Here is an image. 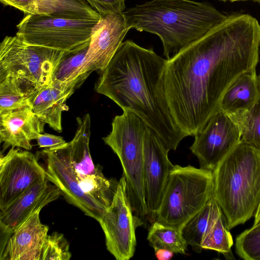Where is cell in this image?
Segmentation results:
<instances>
[{
    "mask_svg": "<svg viewBox=\"0 0 260 260\" xmlns=\"http://www.w3.org/2000/svg\"><path fill=\"white\" fill-rule=\"evenodd\" d=\"M259 49L258 20L234 13L167 59L165 95L175 123L187 137L201 131L220 111L222 96L239 76L256 70Z\"/></svg>",
    "mask_w": 260,
    "mask_h": 260,
    "instance_id": "1",
    "label": "cell"
},
{
    "mask_svg": "<svg viewBox=\"0 0 260 260\" xmlns=\"http://www.w3.org/2000/svg\"><path fill=\"white\" fill-rule=\"evenodd\" d=\"M167 60L152 49L126 40L101 72L95 90L139 116L170 150L187 136L175 123L165 95Z\"/></svg>",
    "mask_w": 260,
    "mask_h": 260,
    "instance_id": "2",
    "label": "cell"
},
{
    "mask_svg": "<svg viewBox=\"0 0 260 260\" xmlns=\"http://www.w3.org/2000/svg\"><path fill=\"white\" fill-rule=\"evenodd\" d=\"M128 27L157 35L170 58L201 38L228 15L207 2L150 0L123 12Z\"/></svg>",
    "mask_w": 260,
    "mask_h": 260,
    "instance_id": "3",
    "label": "cell"
},
{
    "mask_svg": "<svg viewBox=\"0 0 260 260\" xmlns=\"http://www.w3.org/2000/svg\"><path fill=\"white\" fill-rule=\"evenodd\" d=\"M212 196L230 230L254 216L260 204V149L241 141L212 171Z\"/></svg>",
    "mask_w": 260,
    "mask_h": 260,
    "instance_id": "4",
    "label": "cell"
},
{
    "mask_svg": "<svg viewBox=\"0 0 260 260\" xmlns=\"http://www.w3.org/2000/svg\"><path fill=\"white\" fill-rule=\"evenodd\" d=\"M123 111L114 118L111 132L103 140L120 160L134 214L144 224L148 220L144 179V143L148 126L133 112Z\"/></svg>",
    "mask_w": 260,
    "mask_h": 260,
    "instance_id": "5",
    "label": "cell"
},
{
    "mask_svg": "<svg viewBox=\"0 0 260 260\" xmlns=\"http://www.w3.org/2000/svg\"><path fill=\"white\" fill-rule=\"evenodd\" d=\"M212 172L191 165H174L155 221L181 229L212 197Z\"/></svg>",
    "mask_w": 260,
    "mask_h": 260,
    "instance_id": "6",
    "label": "cell"
},
{
    "mask_svg": "<svg viewBox=\"0 0 260 260\" xmlns=\"http://www.w3.org/2000/svg\"><path fill=\"white\" fill-rule=\"evenodd\" d=\"M65 52L27 44L16 35L6 36L0 44V80L13 79L31 96L50 83Z\"/></svg>",
    "mask_w": 260,
    "mask_h": 260,
    "instance_id": "7",
    "label": "cell"
},
{
    "mask_svg": "<svg viewBox=\"0 0 260 260\" xmlns=\"http://www.w3.org/2000/svg\"><path fill=\"white\" fill-rule=\"evenodd\" d=\"M98 21L24 15L16 26V35L31 45L74 51L89 45L93 28Z\"/></svg>",
    "mask_w": 260,
    "mask_h": 260,
    "instance_id": "8",
    "label": "cell"
},
{
    "mask_svg": "<svg viewBox=\"0 0 260 260\" xmlns=\"http://www.w3.org/2000/svg\"><path fill=\"white\" fill-rule=\"evenodd\" d=\"M107 249L117 260H129L137 245L136 229L142 225L135 215L123 176L118 181L113 201L99 221Z\"/></svg>",
    "mask_w": 260,
    "mask_h": 260,
    "instance_id": "9",
    "label": "cell"
},
{
    "mask_svg": "<svg viewBox=\"0 0 260 260\" xmlns=\"http://www.w3.org/2000/svg\"><path fill=\"white\" fill-rule=\"evenodd\" d=\"M45 158L46 177L56 185L69 203L98 222L106 209L81 188L72 164L69 142L41 152Z\"/></svg>",
    "mask_w": 260,
    "mask_h": 260,
    "instance_id": "10",
    "label": "cell"
},
{
    "mask_svg": "<svg viewBox=\"0 0 260 260\" xmlns=\"http://www.w3.org/2000/svg\"><path fill=\"white\" fill-rule=\"evenodd\" d=\"M194 136V141L190 149L198 158L200 168L212 172L241 141L237 125L221 111L213 115Z\"/></svg>",
    "mask_w": 260,
    "mask_h": 260,
    "instance_id": "11",
    "label": "cell"
},
{
    "mask_svg": "<svg viewBox=\"0 0 260 260\" xmlns=\"http://www.w3.org/2000/svg\"><path fill=\"white\" fill-rule=\"evenodd\" d=\"M46 178V171L28 151L12 148L0 159V210L31 186Z\"/></svg>",
    "mask_w": 260,
    "mask_h": 260,
    "instance_id": "12",
    "label": "cell"
},
{
    "mask_svg": "<svg viewBox=\"0 0 260 260\" xmlns=\"http://www.w3.org/2000/svg\"><path fill=\"white\" fill-rule=\"evenodd\" d=\"M169 149L158 135L148 126L144 143V179L148 220L155 221L162 194L173 168Z\"/></svg>",
    "mask_w": 260,
    "mask_h": 260,
    "instance_id": "13",
    "label": "cell"
},
{
    "mask_svg": "<svg viewBox=\"0 0 260 260\" xmlns=\"http://www.w3.org/2000/svg\"><path fill=\"white\" fill-rule=\"evenodd\" d=\"M130 29L123 13H114L100 17L92 31L84 72L90 75L94 71L104 70Z\"/></svg>",
    "mask_w": 260,
    "mask_h": 260,
    "instance_id": "14",
    "label": "cell"
},
{
    "mask_svg": "<svg viewBox=\"0 0 260 260\" xmlns=\"http://www.w3.org/2000/svg\"><path fill=\"white\" fill-rule=\"evenodd\" d=\"M45 178L31 186L0 212L1 233L8 237L31 216L61 194L55 185Z\"/></svg>",
    "mask_w": 260,
    "mask_h": 260,
    "instance_id": "15",
    "label": "cell"
},
{
    "mask_svg": "<svg viewBox=\"0 0 260 260\" xmlns=\"http://www.w3.org/2000/svg\"><path fill=\"white\" fill-rule=\"evenodd\" d=\"M45 124L29 106L0 112L1 142L5 149L12 146L30 150L31 141L44 133Z\"/></svg>",
    "mask_w": 260,
    "mask_h": 260,
    "instance_id": "16",
    "label": "cell"
},
{
    "mask_svg": "<svg viewBox=\"0 0 260 260\" xmlns=\"http://www.w3.org/2000/svg\"><path fill=\"white\" fill-rule=\"evenodd\" d=\"M38 211L19 225L1 250V260H41L49 228L41 223Z\"/></svg>",
    "mask_w": 260,
    "mask_h": 260,
    "instance_id": "17",
    "label": "cell"
},
{
    "mask_svg": "<svg viewBox=\"0 0 260 260\" xmlns=\"http://www.w3.org/2000/svg\"><path fill=\"white\" fill-rule=\"evenodd\" d=\"M77 87L74 85H63L50 83L29 98L32 112L54 130L61 132L62 113L68 109L67 99Z\"/></svg>",
    "mask_w": 260,
    "mask_h": 260,
    "instance_id": "18",
    "label": "cell"
},
{
    "mask_svg": "<svg viewBox=\"0 0 260 260\" xmlns=\"http://www.w3.org/2000/svg\"><path fill=\"white\" fill-rule=\"evenodd\" d=\"M260 100V85L256 70L239 76L226 89L219 110L228 115L248 110Z\"/></svg>",
    "mask_w": 260,
    "mask_h": 260,
    "instance_id": "19",
    "label": "cell"
},
{
    "mask_svg": "<svg viewBox=\"0 0 260 260\" xmlns=\"http://www.w3.org/2000/svg\"><path fill=\"white\" fill-rule=\"evenodd\" d=\"M77 128L72 140L69 142L72 164L75 171L88 175L95 173L99 166L93 164L89 150L91 120L88 113L77 118Z\"/></svg>",
    "mask_w": 260,
    "mask_h": 260,
    "instance_id": "20",
    "label": "cell"
},
{
    "mask_svg": "<svg viewBox=\"0 0 260 260\" xmlns=\"http://www.w3.org/2000/svg\"><path fill=\"white\" fill-rule=\"evenodd\" d=\"M221 211L212 196L205 206L181 229L187 245L196 252L202 251L201 243L206 233Z\"/></svg>",
    "mask_w": 260,
    "mask_h": 260,
    "instance_id": "21",
    "label": "cell"
},
{
    "mask_svg": "<svg viewBox=\"0 0 260 260\" xmlns=\"http://www.w3.org/2000/svg\"><path fill=\"white\" fill-rule=\"evenodd\" d=\"M88 47L89 45L76 51L65 52L53 72L50 83L79 87L89 75L84 71Z\"/></svg>",
    "mask_w": 260,
    "mask_h": 260,
    "instance_id": "22",
    "label": "cell"
},
{
    "mask_svg": "<svg viewBox=\"0 0 260 260\" xmlns=\"http://www.w3.org/2000/svg\"><path fill=\"white\" fill-rule=\"evenodd\" d=\"M39 14L81 20L98 21L99 13L86 0H37Z\"/></svg>",
    "mask_w": 260,
    "mask_h": 260,
    "instance_id": "23",
    "label": "cell"
},
{
    "mask_svg": "<svg viewBox=\"0 0 260 260\" xmlns=\"http://www.w3.org/2000/svg\"><path fill=\"white\" fill-rule=\"evenodd\" d=\"M75 175L82 190L107 209L113 201L118 182L105 177L99 166L93 174L85 175L75 172Z\"/></svg>",
    "mask_w": 260,
    "mask_h": 260,
    "instance_id": "24",
    "label": "cell"
},
{
    "mask_svg": "<svg viewBox=\"0 0 260 260\" xmlns=\"http://www.w3.org/2000/svg\"><path fill=\"white\" fill-rule=\"evenodd\" d=\"M147 240L154 250L165 248L174 253H186L187 244L180 229L155 221L148 230Z\"/></svg>",
    "mask_w": 260,
    "mask_h": 260,
    "instance_id": "25",
    "label": "cell"
},
{
    "mask_svg": "<svg viewBox=\"0 0 260 260\" xmlns=\"http://www.w3.org/2000/svg\"><path fill=\"white\" fill-rule=\"evenodd\" d=\"M233 244L232 236L221 211L205 235L201 247L202 249L213 250L222 253L227 259H234L231 250Z\"/></svg>",
    "mask_w": 260,
    "mask_h": 260,
    "instance_id": "26",
    "label": "cell"
},
{
    "mask_svg": "<svg viewBox=\"0 0 260 260\" xmlns=\"http://www.w3.org/2000/svg\"><path fill=\"white\" fill-rule=\"evenodd\" d=\"M228 115L237 125L241 141L260 149V100L248 110Z\"/></svg>",
    "mask_w": 260,
    "mask_h": 260,
    "instance_id": "27",
    "label": "cell"
},
{
    "mask_svg": "<svg viewBox=\"0 0 260 260\" xmlns=\"http://www.w3.org/2000/svg\"><path fill=\"white\" fill-rule=\"evenodd\" d=\"M30 95L9 78L0 80V112L29 106Z\"/></svg>",
    "mask_w": 260,
    "mask_h": 260,
    "instance_id": "28",
    "label": "cell"
},
{
    "mask_svg": "<svg viewBox=\"0 0 260 260\" xmlns=\"http://www.w3.org/2000/svg\"><path fill=\"white\" fill-rule=\"evenodd\" d=\"M235 251L245 260H260V223L253 225L236 239Z\"/></svg>",
    "mask_w": 260,
    "mask_h": 260,
    "instance_id": "29",
    "label": "cell"
},
{
    "mask_svg": "<svg viewBox=\"0 0 260 260\" xmlns=\"http://www.w3.org/2000/svg\"><path fill=\"white\" fill-rule=\"evenodd\" d=\"M71 256L69 243L63 234L55 232L47 235L41 260H69Z\"/></svg>",
    "mask_w": 260,
    "mask_h": 260,
    "instance_id": "30",
    "label": "cell"
},
{
    "mask_svg": "<svg viewBox=\"0 0 260 260\" xmlns=\"http://www.w3.org/2000/svg\"><path fill=\"white\" fill-rule=\"evenodd\" d=\"M96 11L100 17L114 13H123L126 9V0H86Z\"/></svg>",
    "mask_w": 260,
    "mask_h": 260,
    "instance_id": "31",
    "label": "cell"
},
{
    "mask_svg": "<svg viewBox=\"0 0 260 260\" xmlns=\"http://www.w3.org/2000/svg\"><path fill=\"white\" fill-rule=\"evenodd\" d=\"M5 6H11L19 10L24 15L39 14L37 0H0Z\"/></svg>",
    "mask_w": 260,
    "mask_h": 260,
    "instance_id": "32",
    "label": "cell"
},
{
    "mask_svg": "<svg viewBox=\"0 0 260 260\" xmlns=\"http://www.w3.org/2000/svg\"><path fill=\"white\" fill-rule=\"evenodd\" d=\"M36 140L40 148H54L67 143L60 136L47 133L40 134Z\"/></svg>",
    "mask_w": 260,
    "mask_h": 260,
    "instance_id": "33",
    "label": "cell"
},
{
    "mask_svg": "<svg viewBox=\"0 0 260 260\" xmlns=\"http://www.w3.org/2000/svg\"><path fill=\"white\" fill-rule=\"evenodd\" d=\"M155 256L158 260H170L174 253L167 249L157 248L154 249Z\"/></svg>",
    "mask_w": 260,
    "mask_h": 260,
    "instance_id": "34",
    "label": "cell"
},
{
    "mask_svg": "<svg viewBox=\"0 0 260 260\" xmlns=\"http://www.w3.org/2000/svg\"><path fill=\"white\" fill-rule=\"evenodd\" d=\"M254 219L253 225H256L259 223H260V204L256 210L255 214L254 216Z\"/></svg>",
    "mask_w": 260,
    "mask_h": 260,
    "instance_id": "35",
    "label": "cell"
},
{
    "mask_svg": "<svg viewBox=\"0 0 260 260\" xmlns=\"http://www.w3.org/2000/svg\"><path fill=\"white\" fill-rule=\"evenodd\" d=\"M223 2H239V1H252L253 2H256L258 4H260V0H219Z\"/></svg>",
    "mask_w": 260,
    "mask_h": 260,
    "instance_id": "36",
    "label": "cell"
},
{
    "mask_svg": "<svg viewBox=\"0 0 260 260\" xmlns=\"http://www.w3.org/2000/svg\"><path fill=\"white\" fill-rule=\"evenodd\" d=\"M258 79L259 83V85H260V74L258 76Z\"/></svg>",
    "mask_w": 260,
    "mask_h": 260,
    "instance_id": "37",
    "label": "cell"
}]
</instances>
